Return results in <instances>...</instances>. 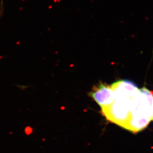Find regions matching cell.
<instances>
[{
    "label": "cell",
    "instance_id": "cell-3",
    "mask_svg": "<svg viewBox=\"0 0 153 153\" xmlns=\"http://www.w3.org/2000/svg\"><path fill=\"white\" fill-rule=\"evenodd\" d=\"M90 96L101 108L109 106L115 100L114 93L111 85L102 83L94 86Z\"/></svg>",
    "mask_w": 153,
    "mask_h": 153
},
{
    "label": "cell",
    "instance_id": "cell-4",
    "mask_svg": "<svg viewBox=\"0 0 153 153\" xmlns=\"http://www.w3.org/2000/svg\"><path fill=\"white\" fill-rule=\"evenodd\" d=\"M111 85L114 93L115 99L132 100L139 91L134 82L128 80L118 81Z\"/></svg>",
    "mask_w": 153,
    "mask_h": 153
},
{
    "label": "cell",
    "instance_id": "cell-5",
    "mask_svg": "<svg viewBox=\"0 0 153 153\" xmlns=\"http://www.w3.org/2000/svg\"><path fill=\"white\" fill-rule=\"evenodd\" d=\"M152 120L153 121V118H152Z\"/></svg>",
    "mask_w": 153,
    "mask_h": 153
},
{
    "label": "cell",
    "instance_id": "cell-2",
    "mask_svg": "<svg viewBox=\"0 0 153 153\" xmlns=\"http://www.w3.org/2000/svg\"><path fill=\"white\" fill-rule=\"evenodd\" d=\"M133 100L115 99L111 105L102 108V114L108 121L125 129L129 118Z\"/></svg>",
    "mask_w": 153,
    "mask_h": 153
},
{
    "label": "cell",
    "instance_id": "cell-1",
    "mask_svg": "<svg viewBox=\"0 0 153 153\" xmlns=\"http://www.w3.org/2000/svg\"><path fill=\"white\" fill-rule=\"evenodd\" d=\"M153 116V91L144 87L139 89L133 100L125 129L135 133L139 132L147 127Z\"/></svg>",
    "mask_w": 153,
    "mask_h": 153
}]
</instances>
